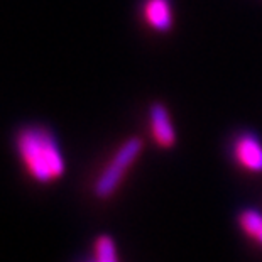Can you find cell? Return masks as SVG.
<instances>
[{
	"label": "cell",
	"instance_id": "3957f363",
	"mask_svg": "<svg viewBox=\"0 0 262 262\" xmlns=\"http://www.w3.org/2000/svg\"><path fill=\"white\" fill-rule=\"evenodd\" d=\"M233 158L244 169L262 172V142L252 132H244L233 144Z\"/></svg>",
	"mask_w": 262,
	"mask_h": 262
},
{
	"label": "cell",
	"instance_id": "5b68a950",
	"mask_svg": "<svg viewBox=\"0 0 262 262\" xmlns=\"http://www.w3.org/2000/svg\"><path fill=\"white\" fill-rule=\"evenodd\" d=\"M144 19L158 32H168L172 27L171 0H146L142 7Z\"/></svg>",
	"mask_w": 262,
	"mask_h": 262
},
{
	"label": "cell",
	"instance_id": "52a82bcc",
	"mask_svg": "<svg viewBox=\"0 0 262 262\" xmlns=\"http://www.w3.org/2000/svg\"><path fill=\"white\" fill-rule=\"evenodd\" d=\"M95 257L102 260H117V249L112 241V237L108 235H100L95 241Z\"/></svg>",
	"mask_w": 262,
	"mask_h": 262
},
{
	"label": "cell",
	"instance_id": "277c9868",
	"mask_svg": "<svg viewBox=\"0 0 262 262\" xmlns=\"http://www.w3.org/2000/svg\"><path fill=\"white\" fill-rule=\"evenodd\" d=\"M149 120H150V132H152L154 141L161 147H172L176 142V132L171 124V117L168 108L163 103L156 102L149 108Z\"/></svg>",
	"mask_w": 262,
	"mask_h": 262
},
{
	"label": "cell",
	"instance_id": "7a4b0ae2",
	"mask_svg": "<svg viewBox=\"0 0 262 262\" xmlns=\"http://www.w3.org/2000/svg\"><path fill=\"white\" fill-rule=\"evenodd\" d=\"M142 146L144 144L139 137H132L122 144V147L115 152L112 161L107 164V168L102 171V174L95 181L93 191L100 200H107L117 191L127 169L136 163V159L141 154Z\"/></svg>",
	"mask_w": 262,
	"mask_h": 262
},
{
	"label": "cell",
	"instance_id": "ba28073f",
	"mask_svg": "<svg viewBox=\"0 0 262 262\" xmlns=\"http://www.w3.org/2000/svg\"><path fill=\"white\" fill-rule=\"evenodd\" d=\"M92 262H119V260H102V259H97V257H95Z\"/></svg>",
	"mask_w": 262,
	"mask_h": 262
},
{
	"label": "cell",
	"instance_id": "6da1fadb",
	"mask_svg": "<svg viewBox=\"0 0 262 262\" xmlns=\"http://www.w3.org/2000/svg\"><path fill=\"white\" fill-rule=\"evenodd\" d=\"M15 149L27 174L41 185L58 181L64 174V154L56 136L46 127L27 125L19 130Z\"/></svg>",
	"mask_w": 262,
	"mask_h": 262
},
{
	"label": "cell",
	"instance_id": "8992f818",
	"mask_svg": "<svg viewBox=\"0 0 262 262\" xmlns=\"http://www.w3.org/2000/svg\"><path fill=\"white\" fill-rule=\"evenodd\" d=\"M242 230L262 245V215L257 210H245L238 216Z\"/></svg>",
	"mask_w": 262,
	"mask_h": 262
}]
</instances>
